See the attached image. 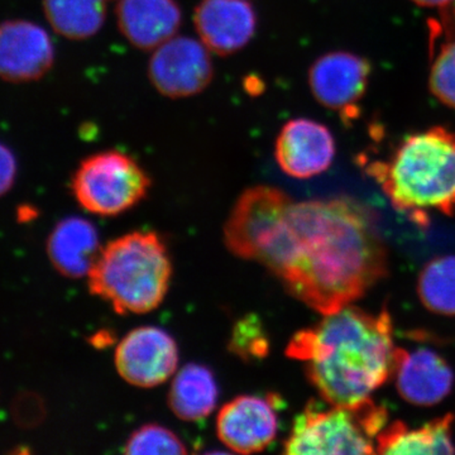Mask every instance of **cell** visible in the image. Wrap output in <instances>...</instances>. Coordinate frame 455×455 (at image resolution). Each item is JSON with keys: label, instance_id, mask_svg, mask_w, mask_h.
Listing matches in <instances>:
<instances>
[{"label": "cell", "instance_id": "ba28073f", "mask_svg": "<svg viewBox=\"0 0 455 455\" xmlns=\"http://www.w3.org/2000/svg\"><path fill=\"white\" fill-rule=\"evenodd\" d=\"M178 364V344L157 326L134 329L116 347V370L124 381L137 387L163 385L176 372Z\"/></svg>", "mask_w": 455, "mask_h": 455}, {"label": "cell", "instance_id": "30bf717a", "mask_svg": "<svg viewBox=\"0 0 455 455\" xmlns=\"http://www.w3.org/2000/svg\"><path fill=\"white\" fill-rule=\"evenodd\" d=\"M371 66L349 52H331L319 57L309 73L314 97L323 106L348 122L359 116V101L366 92Z\"/></svg>", "mask_w": 455, "mask_h": 455}, {"label": "cell", "instance_id": "7402d4cb", "mask_svg": "<svg viewBox=\"0 0 455 455\" xmlns=\"http://www.w3.org/2000/svg\"><path fill=\"white\" fill-rule=\"evenodd\" d=\"M229 348L242 359H260L268 353L269 341L256 315L242 317L233 328Z\"/></svg>", "mask_w": 455, "mask_h": 455}, {"label": "cell", "instance_id": "cb8c5ba5", "mask_svg": "<svg viewBox=\"0 0 455 455\" xmlns=\"http://www.w3.org/2000/svg\"><path fill=\"white\" fill-rule=\"evenodd\" d=\"M17 176V160L12 149L0 142V196L13 187Z\"/></svg>", "mask_w": 455, "mask_h": 455}, {"label": "cell", "instance_id": "d6986e66", "mask_svg": "<svg viewBox=\"0 0 455 455\" xmlns=\"http://www.w3.org/2000/svg\"><path fill=\"white\" fill-rule=\"evenodd\" d=\"M42 5L53 31L68 40H88L107 20V0H44Z\"/></svg>", "mask_w": 455, "mask_h": 455}, {"label": "cell", "instance_id": "52a82bcc", "mask_svg": "<svg viewBox=\"0 0 455 455\" xmlns=\"http://www.w3.org/2000/svg\"><path fill=\"white\" fill-rule=\"evenodd\" d=\"M148 76L164 97H194L208 88L214 77L211 50L196 38L173 36L152 53Z\"/></svg>", "mask_w": 455, "mask_h": 455}, {"label": "cell", "instance_id": "5b68a950", "mask_svg": "<svg viewBox=\"0 0 455 455\" xmlns=\"http://www.w3.org/2000/svg\"><path fill=\"white\" fill-rule=\"evenodd\" d=\"M387 411L373 400L363 405H320L311 401L296 416L284 442L286 454H373V439L386 427Z\"/></svg>", "mask_w": 455, "mask_h": 455}, {"label": "cell", "instance_id": "e0dca14e", "mask_svg": "<svg viewBox=\"0 0 455 455\" xmlns=\"http://www.w3.org/2000/svg\"><path fill=\"white\" fill-rule=\"evenodd\" d=\"M453 416L435 419L420 427L395 423L377 435V453L379 454H454L451 438Z\"/></svg>", "mask_w": 455, "mask_h": 455}, {"label": "cell", "instance_id": "44dd1931", "mask_svg": "<svg viewBox=\"0 0 455 455\" xmlns=\"http://www.w3.org/2000/svg\"><path fill=\"white\" fill-rule=\"evenodd\" d=\"M125 454H187V445L163 425L147 424L132 433L125 443Z\"/></svg>", "mask_w": 455, "mask_h": 455}, {"label": "cell", "instance_id": "7a4b0ae2", "mask_svg": "<svg viewBox=\"0 0 455 455\" xmlns=\"http://www.w3.org/2000/svg\"><path fill=\"white\" fill-rule=\"evenodd\" d=\"M395 352L388 311L371 314L350 305L293 335L286 350L304 362L307 379L326 403L344 407L372 400L394 371Z\"/></svg>", "mask_w": 455, "mask_h": 455}, {"label": "cell", "instance_id": "d4e9b609", "mask_svg": "<svg viewBox=\"0 0 455 455\" xmlns=\"http://www.w3.org/2000/svg\"><path fill=\"white\" fill-rule=\"evenodd\" d=\"M415 3L421 5H427V7H447L454 0H414Z\"/></svg>", "mask_w": 455, "mask_h": 455}, {"label": "cell", "instance_id": "7c38bea8", "mask_svg": "<svg viewBox=\"0 0 455 455\" xmlns=\"http://www.w3.org/2000/svg\"><path fill=\"white\" fill-rule=\"evenodd\" d=\"M392 373L398 394L411 405H436L453 390V368L430 347H396Z\"/></svg>", "mask_w": 455, "mask_h": 455}, {"label": "cell", "instance_id": "2e32d148", "mask_svg": "<svg viewBox=\"0 0 455 455\" xmlns=\"http://www.w3.org/2000/svg\"><path fill=\"white\" fill-rule=\"evenodd\" d=\"M100 251L98 230L83 218H66L50 235L51 262L68 277L88 276Z\"/></svg>", "mask_w": 455, "mask_h": 455}, {"label": "cell", "instance_id": "9c48e42d", "mask_svg": "<svg viewBox=\"0 0 455 455\" xmlns=\"http://www.w3.org/2000/svg\"><path fill=\"white\" fill-rule=\"evenodd\" d=\"M277 396L242 395L221 407L217 419L218 438L235 453L265 451L276 439Z\"/></svg>", "mask_w": 455, "mask_h": 455}, {"label": "cell", "instance_id": "3957f363", "mask_svg": "<svg viewBox=\"0 0 455 455\" xmlns=\"http://www.w3.org/2000/svg\"><path fill=\"white\" fill-rule=\"evenodd\" d=\"M367 172L392 205L416 223L430 212L455 211V133L431 128L407 137L385 161L366 164Z\"/></svg>", "mask_w": 455, "mask_h": 455}, {"label": "cell", "instance_id": "5bb4252c", "mask_svg": "<svg viewBox=\"0 0 455 455\" xmlns=\"http://www.w3.org/2000/svg\"><path fill=\"white\" fill-rule=\"evenodd\" d=\"M194 25L212 52L230 56L253 40L259 17L248 0H202L194 12Z\"/></svg>", "mask_w": 455, "mask_h": 455}, {"label": "cell", "instance_id": "ac0fdd59", "mask_svg": "<svg viewBox=\"0 0 455 455\" xmlns=\"http://www.w3.org/2000/svg\"><path fill=\"white\" fill-rule=\"evenodd\" d=\"M220 387L211 368L188 363L173 379L169 405L173 414L184 421H199L214 411Z\"/></svg>", "mask_w": 455, "mask_h": 455}, {"label": "cell", "instance_id": "603a6c76", "mask_svg": "<svg viewBox=\"0 0 455 455\" xmlns=\"http://www.w3.org/2000/svg\"><path fill=\"white\" fill-rule=\"evenodd\" d=\"M430 88L440 101L455 109V38L444 42L435 53Z\"/></svg>", "mask_w": 455, "mask_h": 455}, {"label": "cell", "instance_id": "277c9868", "mask_svg": "<svg viewBox=\"0 0 455 455\" xmlns=\"http://www.w3.org/2000/svg\"><path fill=\"white\" fill-rule=\"evenodd\" d=\"M172 263L166 244L154 232H133L108 243L88 275L92 295L116 313L146 314L163 304Z\"/></svg>", "mask_w": 455, "mask_h": 455}, {"label": "cell", "instance_id": "4fadbf2b", "mask_svg": "<svg viewBox=\"0 0 455 455\" xmlns=\"http://www.w3.org/2000/svg\"><path fill=\"white\" fill-rule=\"evenodd\" d=\"M334 156L335 142L331 131L322 123L307 118L287 122L275 145L278 166L293 179L320 175L329 169Z\"/></svg>", "mask_w": 455, "mask_h": 455}, {"label": "cell", "instance_id": "9a60e30c", "mask_svg": "<svg viewBox=\"0 0 455 455\" xmlns=\"http://www.w3.org/2000/svg\"><path fill=\"white\" fill-rule=\"evenodd\" d=\"M119 31L136 49L151 51L176 36L182 12L176 0H118Z\"/></svg>", "mask_w": 455, "mask_h": 455}, {"label": "cell", "instance_id": "6da1fadb", "mask_svg": "<svg viewBox=\"0 0 455 455\" xmlns=\"http://www.w3.org/2000/svg\"><path fill=\"white\" fill-rule=\"evenodd\" d=\"M224 242L323 315L358 300L387 274L372 215L346 197L296 203L267 185L248 188L228 218Z\"/></svg>", "mask_w": 455, "mask_h": 455}, {"label": "cell", "instance_id": "8fae6325", "mask_svg": "<svg viewBox=\"0 0 455 455\" xmlns=\"http://www.w3.org/2000/svg\"><path fill=\"white\" fill-rule=\"evenodd\" d=\"M55 62V46L46 29L25 20L0 23V79L5 83L37 82Z\"/></svg>", "mask_w": 455, "mask_h": 455}, {"label": "cell", "instance_id": "8992f818", "mask_svg": "<svg viewBox=\"0 0 455 455\" xmlns=\"http://www.w3.org/2000/svg\"><path fill=\"white\" fill-rule=\"evenodd\" d=\"M151 184L139 161L124 152L108 149L84 158L75 170L71 190L85 211L116 217L145 200Z\"/></svg>", "mask_w": 455, "mask_h": 455}, {"label": "cell", "instance_id": "ffe728a7", "mask_svg": "<svg viewBox=\"0 0 455 455\" xmlns=\"http://www.w3.org/2000/svg\"><path fill=\"white\" fill-rule=\"evenodd\" d=\"M418 293L431 313L455 315V256L430 260L419 276Z\"/></svg>", "mask_w": 455, "mask_h": 455}]
</instances>
